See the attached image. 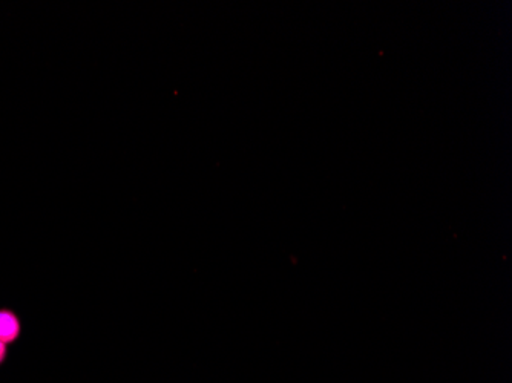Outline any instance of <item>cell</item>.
I'll return each instance as SVG.
<instances>
[{
    "label": "cell",
    "mask_w": 512,
    "mask_h": 383,
    "mask_svg": "<svg viewBox=\"0 0 512 383\" xmlns=\"http://www.w3.org/2000/svg\"><path fill=\"white\" fill-rule=\"evenodd\" d=\"M20 334V321L11 310H0V341L5 345L16 341Z\"/></svg>",
    "instance_id": "1"
},
{
    "label": "cell",
    "mask_w": 512,
    "mask_h": 383,
    "mask_svg": "<svg viewBox=\"0 0 512 383\" xmlns=\"http://www.w3.org/2000/svg\"><path fill=\"white\" fill-rule=\"evenodd\" d=\"M5 356H7V345L0 341V364L5 361Z\"/></svg>",
    "instance_id": "2"
}]
</instances>
